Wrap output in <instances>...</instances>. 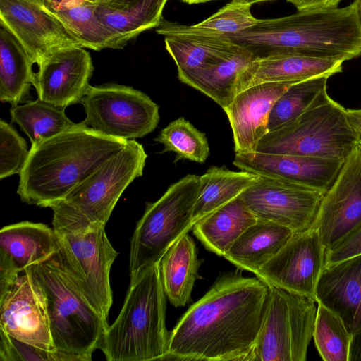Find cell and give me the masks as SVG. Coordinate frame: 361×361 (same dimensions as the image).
I'll list each match as a JSON object with an SVG mask.
<instances>
[{
  "mask_svg": "<svg viewBox=\"0 0 361 361\" xmlns=\"http://www.w3.org/2000/svg\"><path fill=\"white\" fill-rule=\"evenodd\" d=\"M54 229L64 264L86 299L107 320L113 301L110 269L118 253L109 242L104 226Z\"/></svg>",
  "mask_w": 361,
  "mask_h": 361,
  "instance_id": "obj_9",
  "label": "cell"
},
{
  "mask_svg": "<svg viewBox=\"0 0 361 361\" xmlns=\"http://www.w3.org/2000/svg\"><path fill=\"white\" fill-rule=\"evenodd\" d=\"M345 160L257 152L235 154L241 171L290 181L324 194L332 185Z\"/></svg>",
  "mask_w": 361,
  "mask_h": 361,
  "instance_id": "obj_17",
  "label": "cell"
},
{
  "mask_svg": "<svg viewBox=\"0 0 361 361\" xmlns=\"http://www.w3.org/2000/svg\"><path fill=\"white\" fill-rule=\"evenodd\" d=\"M147 155L143 146L130 140L64 198L54 204V228L104 226L126 188L143 174Z\"/></svg>",
  "mask_w": 361,
  "mask_h": 361,
  "instance_id": "obj_6",
  "label": "cell"
},
{
  "mask_svg": "<svg viewBox=\"0 0 361 361\" xmlns=\"http://www.w3.org/2000/svg\"><path fill=\"white\" fill-rule=\"evenodd\" d=\"M30 154L26 141L16 129L0 121V179L20 174Z\"/></svg>",
  "mask_w": 361,
  "mask_h": 361,
  "instance_id": "obj_39",
  "label": "cell"
},
{
  "mask_svg": "<svg viewBox=\"0 0 361 361\" xmlns=\"http://www.w3.org/2000/svg\"><path fill=\"white\" fill-rule=\"evenodd\" d=\"M324 195L290 181L259 176L240 197L257 219L275 222L295 233L312 227Z\"/></svg>",
  "mask_w": 361,
  "mask_h": 361,
  "instance_id": "obj_11",
  "label": "cell"
},
{
  "mask_svg": "<svg viewBox=\"0 0 361 361\" xmlns=\"http://www.w3.org/2000/svg\"><path fill=\"white\" fill-rule=\"evenodd\" d=\"M96 3L88 0H66L53 13L80 43L82 47L100 51L121 49L119 38L98 18Z\"/></svg>",
  "mask_w": 361,
  "mask_h": 361,
  "instance_id": "obj_30",
  "label": "cell"
},
{
  "mask_svg": "<svg viewBox=\"0 0 361 361\" xmlns=\"http://www.w3.org/2000/svg\"><path fill=\"white\" fill-rule=\"evenodd\" d=\"M329 76H319L292 84L276 101L269 118V130L293 120L329 96Z\"/></svg>",
  "mask_w": 361,
  "mask_h": 361,
  "instance_id": "obj_33",
  "label": "cell"
},
{
  "mask_svg": "<svg viewBox=\"0 0 361 361\" xmlns=\"http://www.w3.org/2000/svg\"><path fill=\"white\" fill-rule=\"evenodd\" d=\"M348 120L361 142V109H347Z\"/></svg>",
  "mask_w": 361,
  "mask_h": 361,
  "instance_id": "obj_43",
  "label": "cell"
},
{
  "mask_svg": "<svg viewBox=\"0 0 361 361\" xmlns=\"http://www.w3.org/2000/svg\"><path fill=\"white\" fill-rule=\"evenodd\" d=\"M253 59L248 50L238 45L230 55L219 62L179 80L200 91L224 109L235 96V85L238 75Z\"/></svg>",
  "mask_w": 361,
  "mask_h": 361,
  "instance_id": "obj_29",
  "label": "cell"
},
{
  "mask_svg": "<svg viewBox=\"0 0 361 361\" xmlns=\"http://www.w3.org/2000/svg\"><path fill=\"white\" fill-rule=\"evenodd\" d=\"M296 7L298 11L329 8L338 7L342 0H286Z\"/></svg>",
  "mask_w": 361,
  "mask_h": 361,
  "instance_id": "obj_41",
  "label": "cell"
},
{
  "mask_svg": "<svg viewBox=\"0 0 361 361\" xmlns=\"http://www.w3.org/2000/svg\"><path fill=\"white\" fill-rule=\"evenodd\" d=\"M295 82H265L237 94L224 109L228 118L235 154L254 152L269 133L271 109L279 97Z\"/></svg>",
  "mask_w": 361,
  "mask_h": 361,
  "instance_id": "obj_18",
  "label": "cell"
},
{
  "mask_svg": "<svg viewBox=\"0 0 361 361\" xmlns=\"http://www.w3.org/2000/svg\"><path fill=\"white\" fill-rule=\"evenodd\" d=\"M232 1H239V2H243V3L250 4H253L257 3V2L267 1H272V0H232Z\"/></svg>",
  "mask_w": 361,
  "mask_h": 361,
  "instance_id": "obj_47",
  "label": "cell"
},
{
  "mask_svg": "<svg viewBox=\"0 0 361 361\" xmlns=\"http://www.w3.org/2000/svg\"><path fill=\"white\" fill-rule=\"evenodd\" d=\"M315 299L343 320L353 335L361 329V255L324 265Z\"/></svg>",
  "mask_w": 361,
  "mask_h": 361,
  "instance_id": "obj_19",
  "label": "cell"
},
{
  "mask_svg": "<svg viewBox=\"0 0 361 361\" xmlns=\"http://www.w3.org/2000/svg\"><path fill=\"white\" fill-rule=\"evenodd\" d=\"M0 25L21 43L35 63L71 47H82L40 0H0Z\"/></svg>",
  "mask_w": 361,
  "mask_h": 361,
  "instance_id": "obj_13",
  "label": "cell"
},
{
  "mask_svg": "<svg viewBox=\"0 0 361 361\" xmlns=\"http://www.w3.org/2000/svg\"><path fill=\"white\" fill-rule=\"evenodd\" d=\"M200 191V176L188 174L171 184L158 200L147 204L130 241V277L159 262L167 250L192 229Z\"/></svg>",
  "mask_w": 361,
  "mask_h": 361,
  "instance_id": "obj_8",
  "label": "cell"
},
{
  "mask_svg": "<svg viewBox=\"0 0 361 361\" xmlns=\"http://www.w3.org/2000/svg\"><path fill=\"white\" fill-rule=\"evenodd\" d=\"M361 226V146L357 143L321 201L312 228L326 252Z\"/></svg>",
  "mask_w": 361,
  "mask_h": 361,
  "instance_id": "obj_12",
  "label": "cell"
},
{
  "mask_svg": "<svg viewBox=\"0 0 361 361\" xmlns=\"http://www.w3.org/2000/svg\"><path fill=\"white\" fill-rule=\"evenodd\" d=\"M1 361H83L70 353L49 351L18 340L0 329Z\"/></svg>",
  "mask_w": 361,
  "mask_h": 361,
  "instance_id": "obj_38",
  "label": "cell"
},
{
  "mask_svg": "<svg viewBox=\"0 0 361 361\" xmlns=\"http://www.w3.org/2000/svg\"><path fill=\"white\" fill-rule=\"evenodd\" d=\"M355 16L361 32V0H353Z\"/></svg>",
  "mask_w": 361,
  "mask_h": 361,
  "instance_id": "obj_45",
  "label": "cell"
},
{
  "mask_svg": "<svg viewBox=\"0 0 361 361\" xmlns=\"http://www.w3.org/2000/svg\"><path fill=\"white\" fill-rule=\"evenodd\" d=\"M351 337L342 319L318 303L313 338L321 357L324 361H348Z\"/></svg>",
  "mask_w": 361,
  "mask_h": 361,
  "instance_id": "obj_35",
  "label": "cell"
},
{
  "mask_svg": "<svg viewBox=\"0 0 361 361\" xmlns=\"http://www.w3.org/2000/svg\"><path fill=\"white\" fill-rule=\"evenodd\" d=\"M60 247L54 229L41 223L22 221L0 231V264L18 274L49 259Z\"/></svg>",
  "mask_w": 361,
  "mask_h": 361,
  "instance_id": "obj_22",
  "label": "cell"
},
{
  "mask_svg": "<svg viewBox=\"0 0 361 361\" xmlns=\"http://www.w3.org/2000/svg\"><path fill=\"white\" fill-rule=\"evenodd\" d=\"M326 250L316 229L295 233L256 274L267 284L307 296L315 290L324 266Z\"/></svg>",
  "mask_w": 361,
  "mask_h": 361,
  "instance_id": "obj_14",
  "label": "cell"
},
{
  "mask_svg": "<svg viewBox=\"0 0 361 361\" xmlns=\"http://www.w3.org/2000/svg\"><path fill=\"white\" fill-rule=\"evenodd\" d=\"M154 141L164 145L162 153H176L174 162L188 159L202 164L209 155L206 135L183 117L171 121L161 130Z\"/></svg>",
  "mask_w": 361,
  "mask_h": 361,
  "instance_id": "obj_34",
  "label": "cell"
},
{
  "mask_svg": "<svg viewBox=\"0 0 361 361\" xmlns=\"http://www.w3.org/2000/svg\"><path fill=\"white\" fill-rule=\"evenodd\" d=\"M25 271L44 292L56 349L91 360L93 352L100 348L108 322L86 299L59 250Z\"/></svg>",
  "mask_w": 361,
  "mask_h": 361,
  "instance_id": "obj_5",
  "label": "cell"
},
{
  "mask_svg": "<svg viewBox=\"0 0 361 361\" xmlns=\"http://www.w3.org/2000/svg\"><path fill=\"white\" fill-rule=\"evenodd\" d=\"M343 61L300 55H273L255 59L238 75L235 95L265 82H298L342 71Z\"/></svg>",
  "mask_w": 361,
  "mask_h": 361,
  "instance_id": "obj_21",
  "label": "cell"
},
{
  "mask_svg": "<svg viewBox=\"0 0 361 361\" xmlns=\"http://www.w3.org/2000/svg\"><path fill=\"white\" fill-rule=\"evenodd\" d=\"M270 288L269 304L250 361H292V333L287 301L281 289Z\"/></svg>",
  "mask_w": 361,
  "mask_h": 361,
  "instance_id": "obj_27",
  "label": "cell"
},
{
  "mask_svg": "<svg viewBox=\"0 0 361 361\" xmlns=\"http://www.w3.org/2000/svg\"><path fill=\"white\" fill-rule=\"evenodd\" d=\"M168 0H106L96 3L98 18L125 47L141 32L157 27Z\"/></svg>",
  "mask_w": 361,
  "mask_h": 361,
  "instance_id": "obj_24",
  "label": "cell"
},
{
  "mask_svg": "<svg viewBox=\"0 0 361 361\" xmlns=\"http://www.w3.org/2000/svg\"><path fill=\"white\" fill-rule=\"evenodd\" d=\"M361 255V226L326 252L324 265Z\"/></svg>",
  "mask_w": 361,
  "mask_h": 361,
  "instance_id": "obj_40",
  "label": "cell"
},
{
  "mask_svg": "<svg viewBox=\"0 0 361 361\" xmlns=\"http://www.w3.org/2000/svg\"><path fill=\"white\" fill-rule=\"evenodd\" d=\"M66 0H40L43 6L50 12L60 8Z\"/></svg>",
  "mask_w": 361,
  "mask_h": 361,
  "instance_id": "obj_44",
  "label": "cell"
},
{
  "mask_svg": "<svg viewBox=\"0 0 361 361\" xmlns=\"http://www.w3.org/2000/svg\"><path fill=\"white\" fill-rule=\"evenodd\" d=\"M348 361H361V329L352 335Z\"/></svg>",
  "mask_w": 361,
  "mask_h": 361,
  "instance_id": "obj_42",
  "label": "cell"
},
{
  "mask_svg": "<svg viewBox=\"0 0 361 361\" xmlns=\"http://www.w3.org/2000/svg\"><path fill=\"white\" fill-rule=\"evenodd\" d=\"M269 294L257 277L224 274L169 333L164 360L250 361Z\"/></svg>",
  "mask_w": 361,
  "mask_h": 361,
  "instance_id": "obj_1",
  "label": "cell"
},
{
  "mask_svg": "<svg viewBox=\"0 0 361 361\" xmlns=\"http://www.w3.org/2000/svg\"><path fill=\"white\" fill-rule=\"evenodd\" d=\"M88 1H92V2H94V3H98V2L104 1H106V0H88Z\"/></svg>",
  "mask_w": 361,
  "mask_h": 361,
  "instance_id": "obj_48",
  "label": "cell"
},
{
  "mask_svg": "<svg viewBox=\"0 0 361 361\" xmlns=\"http://www.w3.org/2000/svg\"><path fill=\"white\" fill-rule=\"evenodd\" d=\"M0 329L27 343L49 351L56 350L45 295L27 271L0 298Z\"/></svg>",
  "mask_w": 361,
  "mask_h": 361,
  "instance_id": "obj_15",
  "label": "cell"
},
{
  "mask_svg": "<svg viewBox=\"0 0 361 361\" xmlns=\"http://www.w3.org/2000/svg\"><path fill=\"white\" fill-rule=\"evenodd\" d=\"M166 297L159 262L130 277L121 310L99 348L107 361L164 360L169 337Z\"/></svg>",
  "mask_w": 361,
  "mask_h": 361,
  "instance_id": "obj_4",
  "label": "cell"
},
{
  "mask_svg": "<svg viewBox=\"0 0 361 361\" xmlns=\"http://www.w3.org/2000/svg\"><path fill=\"white\" fill-rule=\"evenodd\" d=\"M86 118L82 122L102 134L127 140L154 130L159 106L144 92L118 84L90 86L82 99Z\"/></svg>",
  "mask_w": 361,
  "mask_h": 361,
  "instance_id": "obj_10",
  "label": "cell"
},
{
  "mask_svg": "<svg viewBox=\"0 0 361 361\" xmlns=\"http://www.w3.org/2000/svg\"><path fill=\"white\" fill-rule=\"evenodd\" d=\"M224 37L248 50L254 59L300 55L344 62L361 56V32L353 3L259 20L252 27Z\"/></svg>",
  "mask_w": 361,
  "mask_h": 361,
  "instance_id": "obj_2",
  "label": "cell"
},
{
  "mask_svg": "<svg viewBox=\"0 0 361 361\" xmlns=\"http://www.w3.org/2000/svg\"><path fill=\"white\" fill-rule=\"evenodd\" d=\"M358 143H359V144L360 145V146H361V142H358Z\"/></svg>",
  "mask_w": 361,
  "mask_h": 361,
  "instance_id": "obj_49",
  "label": "cell"
},
{
  "mask_svg": "<svg viewBox=\"0 0 361 361\" xmlns=\"http://www.w3.org/2000/svg\"><path fill=\"white\" fill-rule=\"evenodd\" d=\"M294 233L281 224L257 219L238 237L224 257L237 267L255 274Z\"/></svg>",
  "mask_w": 361,
  "mask_h": 361,
  "instance_id": "obj_23",
  "label": "cell"
},
{
  "mask_svg": "<svg viewBox=\"0 0 361 361\" xmlns=\"http://www.w3.org/2000/svg\"><path fill=\"white\" fill-rule=\"evenodd\" d=\"M258 177L245 171L211 166L200 176V191L194 208L192 223L239 196Z\"/></svg>",
  "mask_w": 361,
  "mask_h": 361,
  "instance_id": "obj_31",
  "label": "cell"
},
{
  "mask_svg": "<svg viewBox=\"0 0 361 361\" xmlns=\"http://www.w3.org/2000/svg\"><path fill=\"white\" fill-rule=\"evenodd\" d=\"M281 291L287 301L289 310L292 333V361H305L316 322L317 310L315 307V301L302 295L283 289Z\"/></svg>",
  "mask_w": 361,
  "mask_h": 361,
  "instance_id": "obj_36",
  "label": "cell"
},
{
  "mask_svg": "<svg viewBox=\"0 0 361 361\" xmlns=\"http://www.w3.org/2000/svg\"><path fill=\"white\" fill-rule=\"evenodd\" d=\"M34 61L18 39L0 25V99L12 106L25 102L33 85Z\"/></svg>",
  "mask_w": 361,
  "mask_h": 361,
  "instance_id": "obj_28",
  "label": "cell"
},
{
  "mask_svg": "<svg viewBox=\"0 0 361 361\" xmlns=\"http://www.w3.org/2000/svg\"><path fill=\"white\" fill-rule=\"evenodd\" d=\"M357 143L347 109L329 97L269 131L255 152L345 160Z\"/></svg>",
  "mask_w": 361,
  "mask_h": 361,
  "instance_id": "obj_7",
  "label": "cell"
},
{
  "mask_svg": "<svg viewBox=\"0 0 361 361\" xmlns=\"http://www.w3.org/2000/svg\"><path fill=\"white\" fill-rule=\"evenodd\" d=\"M252 4L232 1L205 20L191 26L181 25L186 30L215 36H228L255 25L259 20L251 13Z\"/></svg>",
  "mask_w": 361,
  "mask_h": 361,
  "instance_id": "obj_37",
  "label": "cell"
},
{
  "mask_svg": "<svg viewBox=\"0 0 361 361\" xmlns=\"http://www.w3.org/2000/svg\"><path fill=\"white\" fill-rule=\"evenodd\" d=\"M65 109L37 99L12 106L10 114L12 122L20 127L35 148L76 124L66 116Z\"/></svg>",
  "mask_w": 361,
  "mask_h": 361,
  "instance_id": "obj_32",
  "label": "cell"
},
{
  "mask_svg": "<svg viewBox=\"0 0 361 361\" xmlns=\"http://www.w3.org/2000/svg\"><path fill=\"white\" fill-rule=\"evenodd\" d=\"M156 32L165 37L166 49L176 63L178 79L219 62L238 46L226 37L188 31L163 19Z\"/></svg>",
  "mask_w": 361,
  "mask_h": 361,
  "instance_id": "obj_20",
  "label": "cell"
},
{
  "mask_svg": "<svg viewBox=\"0 0 361 361\" xmlns=\"http://www.w3.org/2000/svg\"><path fill=\"white\" fill-rule=\"evenodd\" d=\"M159 264L166 298L176 307L186 305L190 300L200 264L195 244L188 233L167 250Z\"/></svg>",
  "mask_w": 361,
  "mask_h": 361,
  "instance_id": "obj_26",
  "label": "cell"
},
{
  "mask_svg": "<svg viewBox=\"0 0 361 361\" xmlns=\"http://www.w3.org/2000/svg\"><path fill=\"white\" fill-rule=\"evenodd\" d=\"M181 1L183 2H185L187 4H192L204 3V2H207V1H214V0H181Z\"/></svg>",
  "mask_w": 361,
  "mask_h": 361,
  "instance_id": "obj_46",
  "label": "cell"
},
{
  "mask_svg": "<svg viewBox=\"0 0 361 361\" xmlns=\"http://www.w3.org/2000/svg\"><path fill=\"white\" fill-rule=\"evenodd\" d=\"M257 220L240 195L195 221L192 229L208 250L224 256L238 237Z\"/></svg>",
  "mask_w": 361,
  "mask_h": 361,
  "instance_id": "obj_25",
  "label": "cell"
},
{
  "mask_svg": "<svg viewBox=\"0 0 361 361\" xmlns=\"http://www.w3.org/2000/svg\"><path fill=\"white\" fill-rule=\"evenodd\" d=\"M93 70L91 56L83 47L51 54L35 73L33 86L38 99L63 108L81 103L90 86Z\"/></svg>",
  "mask_w": 361,
  "mask_h": 361,
  "instance_id": "obj_16",
  "label": "cell"
},
{
  "mask_svg": "<svg viewBox=\"0 0 361 361\" xmlns=\"http://www.w3.org/2000/svg\"><path fill=\"white\" fill-rule=\"evenodd\" d=\"M128 141L102 134L82 122L76 123L30 148L19 174L17 193L23 202L50 208L119 152Z\"/></svg>",
  "mask_w": 361,
  "mask_h": 361,
  "instance_id": "obj_3",
  "label": "cell"
}]
</instances>
